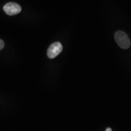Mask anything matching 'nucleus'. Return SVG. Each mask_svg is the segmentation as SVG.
Wrapping results in <instances>:
<instances>
[{"mask_svg": "<svg viewBox=\"0 0 131 131\" xmlns=\"http://www.w3.org/2000/svg\"><path fill=\"white\" fill-rule=\"evenodd\" d=\"M114 38L117 45L123 49H127L131 45V42L126 34L122 31L116 32Z\"/></svg>", "mask_w": 131, "mask_h": 131, "instance_id": "f257e3e1", "label": "nucleus"}, {"mask_svg": "<svg viewBox=\"0 0 131 131\" xmlns=\"http://www.w3.org/2000/svg\"><path fill=\"white\" fill-rule=\"evenodd\" d=\"M5 13L9 16H14L19 13L21 11V7L19 5L14 2L6 4L3 7Z\"/></svg>", "mask_w": 131, "mask_h": 131, "instance_id": "f03ea898", "label": "nucleus"}, {"mask_svg": "<svg viewBox=\"0 0 131 131\" xmlns=\"http://www.w3.org/2000/svg\"><path fill=\"white\" fill-rule=\"evenodd\" d=\"M63 46L61 43L56 42L52 44L47 50V56L50 59H53L61 53Z\"/></svg>", "mask_w": 131, "mask_h": 131, "instance_id": "7ed1b4c3", "label": "nucleus"}, {"mask_svg": "<svg viewBox=\"0 0 131 131\" xmlns=\"http://www.w3.org/2000/svg\"><path fill=\"white\" fill-rule=\"evenodd\" d=\"M5 46V43L2 39H0V51L2 50Z\"/></svg>", "mask_w": 131, "mask_h": 131, "instance_id": "20e7f679", "label": "nucleus"}, {"mask_svg": "<svg viewBox=\"0 0 131 131\" xmlns=\"http://www.w3.org/2000/svg\"><path fill=\"white\" fill-rule=\"evenodd\" d=\"M105 131H112V129L110 128H108L106 129Z\"/></svg>", "mask_w": 131, "mask_h": 131, "instance_id": "39448f33", "label": "nucleus"}]
</instances>
